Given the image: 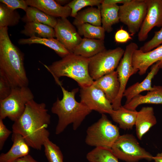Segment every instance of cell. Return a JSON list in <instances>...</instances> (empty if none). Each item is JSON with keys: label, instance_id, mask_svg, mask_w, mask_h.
<instances>
[{"label": "cell", "instance_id": "14", "mask_svg": "<svg viewBox=\"0 0 162 162\" xmlns=\"http://www.w3.org/2000/svg\"><path fill=\"white\" fill-rule=\"evenodd\" d=\"M158 62H160V69L162 68V45L146 52L137 49L133 54V66L140 75L145 74L150 66Z\"/></svg>", "mask_w": 162, "mask_h": 162}, {"label": "cell", "instance_id": "32", "mask_svg": "<svg viewBox=\"0 0 162 162\" xmlns=\"http://www.w3.org/2000/svg\"><path fill=\"white\" fill-rule=\"evenodd\" d=\"M102 2V0H74L70 1L67 5L71 9L70 16L75 18L82 8L87 6L99 7Z\"/></svg>", "mask_w": 162, "mask_h": 162}, {"label": "cell", "instance_id": "1", "mask_svg": "<svg viewBox=\"0 0 162 162\" xmlns=\"http://www.w3.org/2000/svg\"><path fill=\"white\" fill-rule=\"evenodd\" d=\"M48 111L44 103L30 100L22 115L14 122L12 132L22 135L30 147L41 150L50 135L47 128L51 116Z\"/></svg>", "mask_w": 162, "mask_h": 162}, {"label": "cell", "instance_id": "3", "mask_svg": "<svg viewBox=\"0 0 162 162\" xmlns=\"http://www.w3.org/2000/svg\"><path fill=\"white\" fill-rule=\"evenodd\" d=\"M63 93V97L60 100L57 98L51 108L53 113L58 118L55 133L59 134L69 124H72L73 129L76 130L85 118L92 111L84 104L78 102L75 95L79 89L75 88L71 91L66 90L60 86Z\"/></svg>", "mask_w": 162, "mask_h": 162}, {"label": "cell", "instance_id": "16", "mask_svg": "<svg viewBox=\"0 0 162 162\" xmlns=\"http://www.w3.org/2000/svg\"><path fill=\"white\" fill-rule=\"evenodd\" d=\"M93 84L101 90L112 104L119 92L120 84L116 70L94 81Z\"/></svg>", "mask_w": 162, "mask_h": 162}, {"label": "cell", "instance_id": "31", "mask_svg": "<svg viewBox=\"0 0 162 162\" xmlns=\"http://www.w3.org/2000/svg\"><path fill=\"white\" fill-rule=\"evenodd\" d=\"M43 146L48 162H64L63 155L59 147L49 139L46 140Z\"/></svg>", "mask_w": 162, "mask_h": 162}, {"label": "cell", "instance_id": "12", "mask_svg": "<svg viewBox=\"0 0 162 162\" xmlns=\"http://www.w3.org/2000/svg\"><path fill=\"white\" fill-rule=\"evenodd\" d=\"M147 2L146 14L138 33L140 41H145L154 27H162V0H147Z\"/></svg>", "mask_w": 162, "mask_h": 162}, {"label": "cell", "instance_id": "34", "mask_svg": "<svg viewBox=\"0 0 162 162\" xmlns=\"http://www.w3.org/2000/svg\"><path fill=\"white\" fill-rule=\"evenodd\" d=\"M0 2L5 4L8 8L12 10L21 9L25 12L28 7L26 0H0Z\"/></svg>", "mask_w": 162, "mask_h": 162}, {"label": "cell", "instance_id": "40", "mask_svg": "<svg viewBox=\"0 0 162 162\" xmlns=\"http://www.w3.org/2000/svg\"><path fill=\"white\" fill-rule=\"evenodd\" d=\"M153 160L155 162H162V153H158L153 157Z\"/></svg>", "mask_w": 162, "mask_h": 162}, {"label": "cell", "instance_id": "21", "mask_svg": "<svg viewBox=\"0 0 162 162\" xmlns=\"http://www.w3.org/2000/svg\"><path fill=\"white\" fill-rule=\"evenodd\" d=\"M106 49L104 40L84 38L73 53L89 58Z\"/></svg>", "mask_w": 162, "mask_h": 162}, {"label": "cell", "instance_id": "17", "mask_svg": "<svg viewBox=\"0 0 162 162\" xmlns=\"http://www.w3.org/2000/svg\"><path fill=\"white\" fill-rule=\"evenodd\" d=\"M12 140V147L7 152L1 154L0 162H11L29 154L30 146L22 135L13 132Z\"/></svg>", "mask_w": 162, "mask_h": 162}, {"label": "cell", "instance_id": "36", "mask_svg": "<svg viewBox=\"0 0 162 162\" xmlns=\"http://www.w3.org/2000/svg\"><path fill=\"white\" fill-rule=\"evenodd\" d=\"M3 119L0 118V150L2 149L5 142L12 132L8 130L4 124Z\"/></svg>", "mask_w": 162, "mask_h": 162}, {"label": "cell", "instance_id": "6", "mask_svg": "<svg viewBox=\"0 0 162 162\" xmlns=\"http://www.w3.org/2000/svg\"><path fill=\"white\" fill-rule=\"evenodd\" d=\"M34 98L28 86L12 88L9 95L0 100V118L8 117L14 122L16 121L23 113L27 103Z\"/></svg>", "mask_w": 162, "mask_h": 162}, {"label": "cell", "instance_id": "27", "mask_svg": "<svg viewBox=\"0 0 162 162\" xmlns=\"http://www.w3.org/2000/svg\"><path fill=\"white\" fill-rule=\"evenodd\" d=\"M86 23L101 26V17L99 8L89 7L78 12L73 22V24L77 27Z\"/></svg>", "mask_w": 162, "mask_h": 162}, {"label": "cell", "instance_id": "30", "mask_svg": "<svg viewBox=\"0 0 162 162\" xmlns=\"http://www.w3.org/2000/svg\"><path fill=\"white\" fill-rule=\"evenodd\" d=\"M79 35L90 39L104 40L105 32L104 28L101 26H97L86 23L76 27Z\"/></svg>", "mask_w": 162, "mask_h": 162}, {"label": "cell", "instance_id": "18", "mask_svg": "<svg viewBox=\"0 0 162 162\" xmlns=\"http://www.w3.org/2000/svg\"><path fill=\"white\" fill-rule=\"evenodd\" d=\"M159 64L160 62H158L153 65L151 70L142 81L137 82L126 89L123 94V97L126 99L125 104L129 103L132 99L141 92L146 91H148L153 89L152 81L160 69Z\"/></svg>", "mask_w": 162, "mask_h": 162}, {"label": "cell", "instance_id": "2", "mask_svg": "<svg viewBox=\"0 0 162 162\" xmlns=\"http://www.w3.org/2000/svg\"><path fill=\"white\" fill-rule=\"evenodd\" d=\"M8 30L0 28V76L12 88L28 86L24 54L11 42Z\"/></svg>", "mask_w": 162, "mask_h": 162}, {"label": "cell", "instance_id": "5", "mask_svg": "<svg viewBox=\"0 0 162 162\" xmlns=\"http://www.w3.org/2000/svg\"><path fill=\"white\" fill-rule=\"evenodd\" d=\"M120 136L118 127L102 114L97 122L88 128L85 142L95 148L111 149Z\"/></svg>", "mask_w": 162, "mask_h": 162}, {"label": "cell", "instance_id": "20", "mask_svg": "<svg viewBox=\"0 0 162 162\" xmlns=\"http://www.w3.org/2000/svg\"><path fill=\"white\" fill-rule=\"evenodd\" d=\"M162 104V86L154 85L152 90L148 91L146 94H140L134 97L123 106L125 108L136 110L141 104Z\"/></svg>", "mask_w": 162, "mask_h": 162}, {"label": "cell", "instance_id": "28", "mask_svg": "<svg viewBox=\"0 0 162 162\" xmlns=\"http://www.w3.org/2000/svg\"><path fill=\"white\" fill-rule=\"evenodd\" d=\"M86 158L89 162H119L111 149L102 148H95L87 154Z\"/></svg>", "mask_w": 162, "mask_h": 162}, {"label": "cell", "instance_id": "4", "mask_svg": "<svg viewBox=\"0 0 162 162\" xmlns=\"http://www.w3.org/2000/svg\"><path fill=\"white\" fill-rule=\"evenodd\" d=\"M89 60L88 58L70 53L50 65H43L59 86L62 85L59 78L67 76L75 81L80 87L91 86L94 81L89 73Z\"/></svg>", "mask_w": 162, "mask_h": 162}, {"label": "cell", "instance_id": "11", "mask_svg": "<svg viewBox=\"0 0 162 162\" xmlns=\"http://www.w3.org/2000/svg\"><path fill=\"white\" fill-rule=\"evenodd\" d=\"M80 101L91 110L99 113L110 115L113 109L112 104L104 93L93 84L90 86L80 87Z\"/></svg>", "mask_w": 162, "mask_h": 162}, {"label": "cell", "instance_id": "39", "mask_svg": "<svg viewBox=\"0 0 162 162\" xmlns=\"http://www.w3.org/2000/svg\"><path fill=\"white\" fill-rule=\"evenodd\" d=\"M129 0H103L102 3L107 4H117L118 3L124 4Z\"/></svg>", "mask_w": 162, "mask_h": 162}, {"label": "cell", "instance_id": "24", "mask_svg": "<svg viewBox=\"0 0 162 162\" xmlns=\"http://www.w3.org/2000/svg\"><path fill=\"white\" fill-rule=\"evenodd\" d=\"M100 11L102 27L108 33L112 30V26L119 21V6L117 4L102 3L99 6Z\"/></svg>", "mask_w": 162, "mask_h": 162}, {"label": "cell", "instance_id": "22", "mask_svg": "<svg viewBox=\"0 0 162 162\" xmlns=\"http://www.w3.org/2000/svg\"><path fill=\"white\" fill-rule=\"evenodd\" d=\"M137 112L136 110H129L121 106L117 110H113L110 115L120 128L126 130L132 129L135 125Z\"/></svg>", "mask_w": 162, "mask_h": 162}, {"label": "cell", "instance_id": "26", "mask_svg": "<svg viewBox=\"0 0 162 162\" xmlns=\"http://www.w3.org/2000/svg\"><path fill=\"white\" fill-rule=\"evenodd\" d=\"M20 33L29 38L34 36L46 38L56 37L53 28L46 25L34 22L26 23Z\"/></svg>", "mask_w": 162, "mask_h": 162}, {"label": "cell", "instance_id": "25", "mask_svg": "<svg viewBox=\"0 0 162 162\" xmlns=\"http://www.w3.org/2000/svg\"><path fill=\"white\" fill-rule=\"evenodd\" d=\"M25 12L26 14L21 20L26 23H39L49 26L54 28L57 23V19L56 17L46 14L35 7H28Z\"/></svg>", "mask_w": 162, "mask_h": 162}, {"label": "cell", "instance_id": "10", "mask_svg": "<svg viewBox=\"0 0 162 162\" xmlns=\"http://www.w3.org/2000/svg\"><path fill=\"white\" fill-rule=\"evenodd\" d=\"M138 48L137 45L134 42L130 43L127 45L117 68L116 71L118 74L120 88L117 97L112 104L114 110L122 106L121 101L128 80L131 76L138 71L137 69L134 67L132 62L134 52Z\"/></svg>", "mask_w": 162, "mask_h": 162}, {"label": "cell", "instance_id": "38", "mask_svg": "<svg viewBox=\"0 0 162 162\" xmlns=\"http://www.w3.org/2000/svg\"><path fill=\"white\" fill-rule=\"evenodd\" d=\"M11 162H39L35 160L30 155L28 154L16 159Z\"/></svg>", "mask_w": 162, "mask_h": 162}, {"label": "cell", "instance_id": "33", "mask_svg": "<svg viewBox=\"0 0 162 162\" xmlns=\"http://www.w3.org/2000/svg\"><path fill=\"white\" fill-rule=\"evenodd\" d=\"M162 44V27L158 31L155 32L153 38L147 41L140 49L144 52L149 51Z\"/></svg>", "mask_w": 162, "mask_h": 162}, {"label": "cell", "instance_id": "23", "mask_svg": "<svg viewBox=\"0 0 162 162\" xmlns=\"http://www.w3.org/2000/svg\"><path fill=\"white\" fill-rule=\"evenodd\" d=\"M18 43L20 45L37 44L44 45L54 50L62 58L70 53L59 40L54 38H42L34 36L28 38L20 39L18 40Z\"/></svg>", "mask_w": 162, "mask_h": 162}, {"label": "cell", "instance_id": "15", "mask_svg": "<svg viewBox=\"0 0 162 162\" xmlns=\"http://www.w3.org/2000/svg\"><path fill=\"white\" fill-rule=\"evenodd\" d=\"M28 6L35 7L55 17L67 18L71 15V9L67 5L62 6L53 0H26Z\"/></svg>", "mask_w": 162, "mask_h": 162}, {"label": "cell", "instance_id": "35", "mask_svg": "<svg viewBox=\"0 0 162 162\" xmlns=\"http://www.w3.org/2000/svg\"><path fill=\"white\" fill-rule=\"evenodd\" d=\"M12 88L4 79L0 76V100L7 98L10 94Z\"/></svg>", "mask_w": 162, "mask_h": 162}, {"label": "cell", "instance_id": "29", "mask_svg": "<svg viewBox=\"0 0 162 162\" xmlns=\"http://www.w3.org/2000/svg\"><path fill=\"white\" fill-rule=\"evenodd\" d=\"M21 19L18 12L10 9L4 4L0 3V28L17 25Z\"/></svg>", "mask_w": 162, "mask_h": 162}, {"label": "cell", "instance_id": "41", "mask_svg": "<svg viewBox=\"0 0 162 162\" xmlns=\"http://www.w3.org/2000/svg\"><path fill=\"white\" fill-rule=\"evenodd\" d=\"M55 1L61 5L67 3L68 4L70 2L69 1L66 0H57Z\"/></svg>", "mask_w": 162, "mask_h": 162}, {"label": "cell", "instance_id": "19", "mask_svg": "<svg viewBox=\"0 0 162 162\" xmlns=\"http://www.w3.org/2000/svg\"><path fill=\"white\" fill-rule=\"evenodd\" d=\"M157 122L153 108L151 106L142 107L138 111L135 125L138 139L141 140L144 135Z\"/></svg>", "mask_w": 162, "mask_h": 162}, {"label": "cell", "instance_id": "37", "mask_svg": "<svg viewBox=\"0 0 162 162\" xmlns=\"http://www.w3.org/2000/svg\"><path fill=\"white\" fill-rule=\"evenodd\" d=\"M131 39V38L129 33L122 28L118 30L115 36V40L118 43H126Z\"/></svg>", "mask_w": 162, "mask_h": 162}, {"label": "cell", "instance_id": "9", "mask_svg": "<svg viewBox=\"0 0 162 162\" xmlns=\"http://www.w3.org/2000/svg\"><path fill=\"white\" fill-rule=\"evenodd\" d=\"M147 0H129L119 6L120 21L126 25L132 35L138 32L146 16Z\"/></svg>", "mask_w": 162, "mask_h": 162}, {"label": "cell", "instance_id": "7", "mask_svg": "<svg viewBox=\"0 0 162 162\" xmlns=\"http://www.w3.org/2000/svg\"><path fill=\"white\" fill-rule=\"evenodd\" d=\"M111 150L118 159L127 162H137L142 159L153 160V157L140 145L133 135H120Z\"/></svg>", "mask_w": 162, "mask_h": 162}, {"label": "cell", "instance_id": "13", "mask_svg": "<svg viewBox=\"0 0 162 162\" xmlns=\"http://www.w3.org/2000/svg\"><path fill=\"white\" fill-rule=\"evenodd\" d=\"M54 29L57 39L70 52L73 53L82 39L73 25L67 18H59Z\"/></svg>", "mask_w": 162, "mask_h": 162}, {"label": "cell", "instance_id": "8", "mask_svg": "<svg viewBox=\"0 0 162 162\" xmlns=\"http://www.w3.org/2000/svg\"><path fill=\"white\" fill-rule=\"evenodd\" d=\"M124 50L120 47L106 49L89 58V75L94 80L110 73L117 68L124 55Z\"/></svg>", "mask_w": 162, "mask_h": 162}]
</instances>
